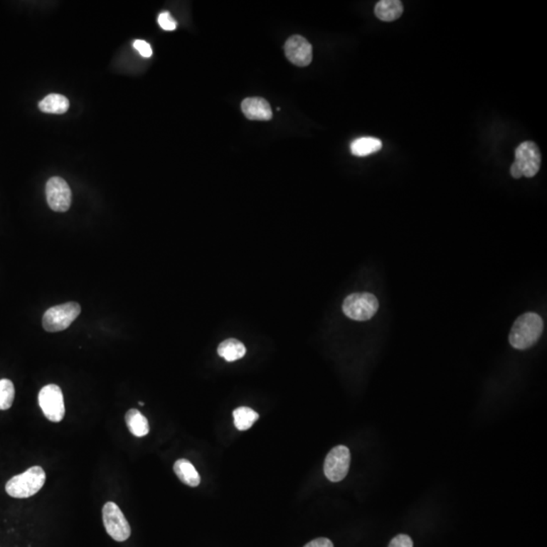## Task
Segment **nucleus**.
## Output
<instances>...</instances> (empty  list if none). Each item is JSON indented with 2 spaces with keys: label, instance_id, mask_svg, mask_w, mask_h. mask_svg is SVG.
I'll use <instances>...</instances> for the list:
<instances>
[{
  "label": "nucleus",
  "instance_id": "obj_2",
  "mask_svg": "<svg viewBox=\"0 0 547 547\" xmlns=\"http://www.w3.org/2000/svg\"><path fill=\"white\" fill-rule=\"evenodd\" d=\"M46 482V474L40 467L28 468L23 474L16 475L7 482L6 493L16 499H27L38 493Z\"/></svg>",
  "mask_w": 547,
  "mask_h": 547
},
{
  "label": "nucleus",
  "instance_id": "obj_21",
  "mask_svg": "<svg viewBox=\"0 0 547 547\" xmlns=\"http://www.w3.org/2000/svg\"><path fill=\"white\" fill-rule=\"evenodd\" d=\"M388 547H414V543L408 535L400 534L394 537Z\"/></svg>",
  "mask_w": 547,
  "mask_h": 547
},
{
  "label": "nucleus",
  "instance_id": "obj_19",
  "mask_svg": "<svg viewBox=\"0 0 547 547\" xmlns=\"http://www.w3.org/2000/svg\"><path fill=\"white\" fill-rule=\"evenodd\" d=\"M16 395L14 386L9 379L0 381V410H9L13 405Z\"/></svg>",
  "mask_w": 547,
  "mask_h": 547
},
{
  "label": "nucleus",
  "instance_id": "obj_7",
  "mask_svg": "<svg viewBox=\"0 0 547 547\" xmlns=\"http://www.w3.org/2000/svg\"><path fill=\"white\" fill-rule=\"evenodd\" d=\"M39 405L43 414L48 420L53 423H59L65 415L63 393L60 387L56 384H49L43 387L39 393Z\"/></svg>",
  "mask_w": 547,
  "mask_h": 547
},
{
  "label": "nucleus",
  "instance_id": "obj_10",
  "mask_svg": "<svg viewBox=\"0 0 547 547\" xmlns=\"http://www.w3.org/2000/svg\"><path fill=\"white\" fill-rule=\"evenodd\" d=\"M286 57L288 60L298 67H307L312 61V46L302 36L295 35L286 41Z\"/></svg>",
  "mask_w": 547,
  "mask_h": 547
},
{
  "label": "nucleus",
  "instance_id": "obj_15",
  "mask_svg": "<svg viewBox=\"0 0 547 547\" xmlns=\"http://www.w3.org/2000/svg\"><path fill=\"white\" fill-rule=\"evenodd\" d=\"M382 148L381 140L374 137H362L353 141L351 152L358 157H365L379 152Z\"/></svg>",
  "mask_w": 547,
  "mask_h": 547
},
{
  "label": "nucleus",
  "instance_id": "obj_5",
  "mask_svg": "<svg viewBox=\"0 0 547 547\" xmlns=\"http://www.w3.org/2000/svg\"><path fill=\"white\" fill-rule=\"evenodd\" d=\"M78 303L68 302L49 308L43 317V327L49 333H57L66 329L80 314Z\"/></svg>",
  "mask_w": 547,
  "mask_h": 547
},
{
  "label": "nucleus",
  "instance_id": "obj_16",
  "mask_svg": "<svg viewBox=\"0 0 547 547\" xmlns=\"http://www.w3.org/2000/svg\"><path fill=\"white\" fill-rule=\"evenodd\" d=\"M247 349L241 341L235 339H228L222 341L218 347V354L228 362L240 360L245 355Z\"/></svg>",
  "mask_w": 547,
  "mask_h": 547
},
{
  "label": "nucleus",
  "instance_id": "obj_1",
  "mask_svg": "<svg viewBox=\"0 0 547 547\" xmlns=\"http://www.w3.org/2000/svg\"><path fill=\"white\" fill-rule=\"evenodd\" d=\"M543 333V321L541 315L527 312L518 317L509 334V341L517 350L531 348Z\"/></svg>",
  "mask_w": 547,
  "mask_h": 547
},
{
  "label": "nucleus",
  "instance_id": "obj_4",
  "mask_svg": "<svg viewBox=\"0 0 547 547\" xmlns=\"http://www.w3.org/2000/svg\"><path fill=\"white\" fill-rule=\"evenodd\" d=\"M379 308V302L373 294L354 293L349 295L343 303L344 314L349 319L357 322H366L374 317Z\"/></svg>",
  "mask_w": 547,
  "mask_h": 547
},
{
  "label": "nucleus",
  "instance_id": "obj_8",
  "mask_svg": "<svg viewBox=\"0 0 547 547\" xmlns=\"http://www.w3.org/2000/svg\"><path fill=\"white\" fill-rule=\"evenodd\" d=\"M351 453L348 447L339 445L331 449L324 461V474L329 481L339 482L347 477L350 468Z\"/></svg>",
  "mask_w": 547,
  "mask_h": 547
},
{
  "label": "nucleus",
  "instance_id": "obj_20",
  "mask_svg": "<svg viewBox=\"0 0 547 547\" xmlns=\"http://www.w3.org/2000/svg\"><path fill=\"white\" fill-rule=\"evenodd\" d=\"M159 23L161 28L166 31H174L176 28V26H178L173 16H171V14L167 13V11L159 14Z\"/></svg>",
  "mask_w": 547,
  "mask_h": 547
},
{
  "label": "nucleus",
  "instance_id": "obj_17",
  "mask_svg": "<svg viewBox=\"0 0 547 547\" xmlns=\"http://www.w3.org/2000/svg\"><path fill=\"white\" fill-rule=\"evenodd\" d=\"M69 100L64 95L51 94L41 100L39 107L43 113L64 114L69 109Z\"/></svg>",
  "mask_w": 547,
  "mask_h": 547
},
{
  "label": "nucleus",
  "instance_id": "obj_11",
  "mask_svg": "<svg viewBox=\"0 0 547 547\" xmlns=\"http://www.w3.org/2000/svg\"><path fill=\"white\" fill-rule=\"evenodd\" d=\"M241 110L248 120L269 121L273 118L271 106L262 97H248L241 102Z\"/></svg>",
  "mask_w": 547,
  "mask_h": 547
},
{
  "label": "nucleus",
  "instance_id": "obj_22",
  "mask_svg": "<svg viewBox=\"0 0 547 547\" xmlns=\"http://www.w3.org/2000/svg\"><path fill=\"white\" fill-rule=\"evenodd\" d=\"M134 48L139 52L141 56L149 58L152 56V49L147 42L143 40H136L133 44Z\"/></svg>",
  "mask_w": 547,
  "mask_h": 547
},
{
  "label": "nucleus",
  "instance_id": "obj_12",
  "mask_svg": "<svg viewBox=\"0 0 547 547\" xmlns=\"http://www.w3.org/2000/svg\"><path fill=\"white\" fill-rule=\"evenodd\" d=\"M374 13L381 21H396L403 13V2L400 0H381L375 6Z\"/></svg>",
  "mask_w": 547,
  "mask_h": 547
},
{
  "label": "nucleus",
  "instance_id": "obj_24",
  "mask_svg": "<svg viewBox=\"0 0 547 547\" xmlns=\"http://www.w3.org/2000/svg\"><path fill=\"white\" fill-rule=\"evenodd\" d=\"M139 405H144V403H143L142 401H140Z\"/></svg>",
  "mask_w": 547,
  "mask_h": 547
},
{
  "label": "nucleus",
  "instance_id": "obj_13",
  "mask_svg": "<svg viewBox=\"0 0 547 547\" xmlns=\"http://www.w3.org/2000/svg\"><path fill=\"white\" fill-rule=\"evenodd\" d=\"M174 474L180 479L181 482L188 487H198L201 482V477L196 470L195 467L187 460H179L174 465Z\"/></svg>",
  "mask_w": 547,
  "mask_h": 547
},
{
  "label": "nucleus",
  "instance_id": "obj_6",
  "mask_svg": "<svg viewBox=\"0 0 547 547\" xmlns=\"http://www.w3.org/2000/svg\"><path fill=\"white\" fill-rule=\"evenodd\" d=\"M102 521L107 533L118 542L127 541L131 535V527L123 512L114 501H107L102 508Z\"/></svg>",
  "mask_w": 547,
  "mask_h": 547
},
{
  "label": "nucleus",
  "instance_id": "obj_23",
  "mask_svg": "<svg viewBox=\"0 0 547 547\" xmlns=\"http://www.w3.org/2000/svg\"><path fill=\"white\" fill-rule=\"evenodd\" d=\"M304 547H334V544L329 539L317 538L310 541Z\"/></svg>",
  "mask_w": 547,
  "mask_h": 547
},
{
  "label": "nucleus",
  "instance_id": "obj_9",
  "mask_svg": "<svg viewBox=\"0 0 547 547\" xmlns=\"http://www.w3.org/2000/svg\"><path fill=\"white\" fill-rule=\"evenodd\" d=\"M47 202L55 212H66L71 206L73 193L68 184L59 176H53L46 185Z\"/></svg>",
  "mask_w": 547,
  "mask_h": 547
},
{
  "label": "nucleus",
  "instance_id": "obj_3",
  "mask_svg": "<svg viewBox=\"0 0 547 547\" xmlns=\"http://www.w3.org/2000/svg\"><path fill=\"white\" fill-rule=\"evenodd\" d=\"M515 161L511 166L513 178L521 176L533 178L538 173L541 166V154L538 147L532 141L521 143L515 152Z\"/></svg>",
  "mask_w": 547,
  "mask_h": 547
},
{
  "label": "nucleus",
  "instance_id": "obj_18",
  "mask_svg": "<svg viewBox=\"0 0 547 547\" xmlns=\"http://www.w3.org/2000/svg\"><path fill=\"white\" fill-rule=\"evenodd\" d=\"M234 425L240 431H247L259 419V414L253 408L240 407L233 413Z\"/></svg>",
  "mask_w": 547,
  "mask_h": 547
},
{
  "label": "nucleus",
  "instance_id": "obj_14",
  "mask_svg": "<svg viewBox=\"0 0 547 547\" xmlns=\"http://www.w3.org/2000/svg\"><path fill=\"white\" fill-rule=\"evenodd\" d=\"M126 425L129 431L135 437H144L149 433V424L147 418L136 408H131L125 415Z\"/></svg>",
  "mask_w": 547,
  "mask_h": 547
}]
</instances>
